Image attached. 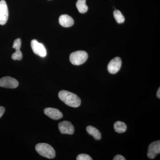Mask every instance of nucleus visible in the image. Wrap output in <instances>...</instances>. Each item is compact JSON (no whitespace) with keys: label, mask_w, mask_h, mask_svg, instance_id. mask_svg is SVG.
<instances>
[{"label":"nucleus","mask_w":160,"mask_h":160,"mask_svg":"<svg viewBox=\"0 0 160 160\" xmlns=\"http://www.w3.org/2000/svg\"><path fill=\"white\" fill-rule=\"evenodd\" d=\"M9 18L8 6L6 1H0V25H4L7 22Z\"/></svg>","instance_id":"6"},{"label":"nucleus","mask_w":160,"mask_h":160,"mask_svg":"<svg viewBox=\"0 0 160 160\" xmlns=\"http://www.w3.org/2000/svg\"><path fill=\"white\" fill-rule=\"evenodd\" d=\"M115 131L118 133H123L125 132L127 129V126L125 123L120 121L116 122L114 124Z\"/></svg>","instance_id":"14"},{"label":"nucleus","mask_w":160,"mask_h":160,"mask_svg":"<svg viewBox=\"0 0 160 160\" xmlns=\"http://www.w3.org/2000/svg\"><path fill=\"white\" fill-rule=\"evenodd\" d=\"M113 15L118 23L121 24L124 22L125 21V18L119 10H116V9L113 12Z\"/></svg>","instance_id":"15"},{"label":"nucleus","mask_w":160,"mask_h":160,"mask_svg":"<svg viewBox=\"0 0 160 160\" xmlns=\"http://www.w3.org/2000/svg\"><path fill=\"white\" fill-rule=\"evenodd\" d=\"M160 152V141H157L151 143L148 148L147 156L150 159H153Z\"/></svg>","instance_id":"9"},{"label":"nucleus","mask_w":160,"mask_h":160,"mask_svg":"<svg viewBox=\"0 0 160 160\" xmlns=\"http://www.w3.org/2000/svg\"><path fill=\"white\" fill-rule=\"evenodd\" d=\"M21 45H22V40L20 38H18L15 40L12 46V48L15 49L16 50H20Z\"/></svg>","instance_id":"17"},{"label":"nucleus","mask_w":160,"mask_h":160,"mask_svg":"<svg viewBox=\"0 0 160 160\" xmlns=\"http://www.w3.org/2000/svg\"><path fill=\"white\" fill-rule=\"evenodd\" d=\"M86 131L90 135L93 136L95 139L100 140L101 139V134L100 131L92 126H89L86 128Z\"/></svg>","instance_id":"12"},{"label":"nucleus","mask_w":160,"mask_h":160,"mask_svg":"<svg viewBox=\"0 0 160 160\" xmlns=\"http://www.w3.org/2000/svg\"><path fill=\"white\" fill-rule=\"evenodd\" d=\"M5 108L4 107H2V106H0V118L2 116L4 112H5Z\"/></svg>","instance_id":"20"},{"label":"nucleus","mask_w":160,"mask_h":160,"mask_svg":"<svg viewBox=\"0 0 160 160\" xmlns=\"http://www.w3.org/2000/svg\"><path fill=\"white\" fill-rule=\"evenodd\" d=\"M19 83L14 78L5 77L0 79V87L9 89H15L18 87Z\"/></svg>","instance_id":"5"},{"label":"nucleus","mask_w":160,"mask_h":160,"mask_svg":"<svg viewBox=\"0 0 160 160\" xmlns=\"http://www.w3.org/2000/svg\"><path fill=\"white\" fill-rule=\"evenodd\" d=\"M22 53L21 50L19 51H16L14 53L12 56V58L14 60H21L22 58Z\"/></svg>","instance_id":"16"},{"label":"nucleus","mask_w":160,"mask_h":160,"mask_svg":"<svg viewBox=\"0 0 160 160\" xmlns=\"http://www.w3.org/2000/svg\"><path fill=\"white\" fill-rule=\"evenodd\" d=\"M36 151L44 157L52 159L55 157L56 153L54 149L50 145L46 143H38L36 146Z\"/></svg>","instance_id":"2"},{"label":"nucleus","mask_w":160,"mask_h":160,"mask_svg":"<svg viewBox=\"0 0 160 160\" xmlns=\"http://www.w3.org/2000/svg\"><path fill=\"white\" fill-rule=\"evenodd\" d=\"M58 128L62 134H73L74 132V128L70 122L63 121L58 125Z\"/></svg>","instance_id":"8"},{"label":"nucleus","mask_w":160,"mask_h":160,"mask_svg":"<svg viewBox=\"0 0 160 160\" xmlns=\"http://www.w3.org/2000/svg\"><path fill=\"white\" fill-rule=\"evenodd\" d=\"M59 22L60 25L64 27H69L73 26L74 20L67 14H63L60 17Z\"/></svg>","instance_id":"11"},{"label":"nucleus","mask_w":160,"mask_h":160,"mask_svg":"<svg viewBox=\"0 0 160 160\" xmlns=\"http://www.w3.org/2000/svg\"><path fill=\"white\" fill-rule=\"evenodd\" d=\"M157 97L158 98H160V88H159L158 89L157 91Z\"/></svg>","instance_id":"21"},{"label":"nucleus","mask_w":160,"mask_h":160,"mask_svg":"<svg viewBox=\"0 0 160 160\" xmlns=\"http://www.w3.org/2000/svg\"><path fill=\"white\" fill-rule=\"evenodd\" d=\"M76 159L77 160H92V158L88 154H81L78 155Z\"/></svg>","instance_id":"18"},{"label":"nucleus","mask_w":160,"mask_h":160,"mask_svg":"<svg viewBox=\"0 0 160 160\" xmlns=\"http://www.w3.org/2000/svg\"><path fill=\"white\" fill-rule=\"evenodd\" d=\"M88 55L86 51L79 50L72 52L69 56V60L72 64L79 66L86 62Z\"/></svg>","instance_id":"3"},{"label":"nucleus","mask_w":160,"mask_h":160,"mask_svg":"<svg viewBox=\"0 0 160 160\" xmlns=\"http://www.w3.org/2000/svg\"><path fill=\"white\" fill-rule=\"evenodd\" d=\"M76 7L80 13H85L88 11V7L86 5V0H78Z\"/></svg>","instance_id":"13"},{"label":"nucleus","mask_w":160,"mask_h":160,"mask_svg":"<svg viewBox=\"0 0 160 160\" xmlns=\"http://www.w3.org/2000/svg\"><path fill=\"white\" fill-rule=\"evenodd\" d=\"M32 49L35 54L42 58H45L47 55V51L45 46L36 40H32L31 42Z\"/></svg>","instance_id":"4"},{"label":"nucleus","mask_w":160,"mask_h":160,"mask_svg":"<svg viewBox=\"0 0 160 160\" xmlns=\"http://www.w3.org/2000/svg\"><path fill=\"white\" fill-rule=\"evenodd\" d=\"M44 113L47 116L53 120H58L63 117V114L58 109L52 108H46Z\"/></svg>","instance_id":"10"},{"label":"nucleus","mask_w":160,"mask_h":160,"mask_svg":"<svg viewBox=\"0 0 160 160\" xmlns=\"http://www.w3.org/2000/svg\"><path fill=\"white\" fill-rule=\"evenodd\" d=\"M60 99L67 106L73 108H77L81 105V100L76 94L66 91L62 90L58 93Z\"/></svg>","instance_id":"1"},{"label":"nucleus","mask_w":160,"mask_h":160,"mask_svg":"<svg viewBox=\"0 0 160 160\" xmlns=\"http://www.w3.org/2000/svg\"><path fill=\"white\" fill-rule=\"evenodd\" d=\"M113 160H126V159L123 156L121 155H117L115 156L114 158H113Z\"/></svg>","instance_id":"19"},{"label":"nucleus","mask_w":160,"mask_h":160,"mask_svg":"<svg viewBox=\"0 0 160 160\" xmlns=\"http://www.w3.org/2000/svg\"><path fill=\"white\" fill-rule=\"evenodd\" d=\"M122 60L119 57H116L111 60L108 65V70L111 74H115L119 71L122 66Z\"/></svg>","instance_id":"7"}]
</instances>
